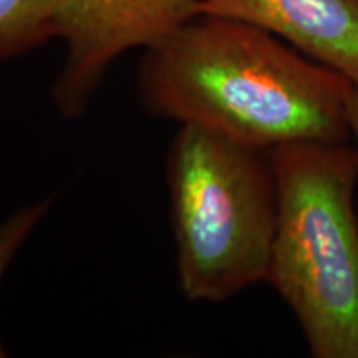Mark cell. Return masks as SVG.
<instances>
[{"instance_id": "obj_1", "label": "cell", "mask_w": 358, "mask_h": 358, "mask_svg": "<svg viewBox=\"0 0 358 358\" xmlns=\"http://www.w3.org/2000/svg\"><path fill=\"white\" fill-rule=\"evenodd\" d=\"M138 85L153 115L257 150L352 140L350 78L226 17L198 15L145 48Z\"/></svg>"}, {"instance_id": "obj_2", "label": "cell", "mask_w": 358, "mask_h": 358, "mask_svg": "<svg viewBox=\"0 0 358 358\" xmlns=\"http://www.w3.org/2000/svg\"><path fill=\"white\" fill-rule=\"evenodd\" d=\"M277 222L267 282L315 358H358V146L295 143L268 151Z\"/></svg>"}, {"instance_id": "obj_3", "label": "cell", "mask_w": 358, "mask_h": 358, "mask_svg": "<svg viewBox=\"0 0 358 358\" xmlns=\"http://www.w3.org/2000/svg\"><path fill=\"white\" fill-rule=\"evenodd\" d=\"M179 289L222 302L267 282L277 222L268 151L181 124L166 156Z\"/></svg>"}, {"instance_id": "obj_4", "label": "cell", "mask_w": 358, "mask_h": 358, "mask_svg": "<svg viewBox=\"0 0 358 358\" xmlns=\"http://www.w3.org/2000/svg\"><path fill=\"white\" fill-rule=\"evenodd\" d=\"M57 37L66 47L53 101L80 116L106 70L124 52L148 48L199 15L198 0H53Z\"/></svg>"}, {"instance_id": "obj_5", "label": "cell", "mask_w": 358, "mask_h": 358, "mask_svg": "<svg viewBox=\"0 0 358 358\" xmlns=\"http://www.w3.org/2000/svg\"><path fill=\"white\" fill-rule=\"evenodd\" d=\"M198 8L266 30L358 83V0H198Z\"/></svg>"}, {"instance_id": "obj_6", "label": "cell", "mask_w": 358, "mask_h": 358, "mask_svg": "<svg viewBox=\"0 0 358 358\" xmlns=\"http://www.w3.org/2000/svg\"><path fill=\"white\" fill-rule=\"evenodd\" d=\"M57 37L53 0H0V60Z\"/></svg>"}, {"instance_id": "obj_7", "label": "cell", "mask_w": 358, "mask_h": 358, "mask_svg": "<svg viewBox=\"0 0 358 358\" xmlns=\"http://www.w3.org/2000/svg\"><path fill=\"white\" fill-rule=\"evenodd\" d=\"M48 208H50V201L30 204L13 213L10 217L0 224V280L17 250L24 245L34 227L47 214ZM0 357H6V350L2 345H0Z\"/></svg>"}, {"instance_id": "obj_8", "label": "cell", "mask_w": 358, "mask_h": 358, "mask_svg": "<svg viewBox=\"0 0 358 358\" xmlns=\"http://www.w3.org/2000/svg\"><path fill=\"white\" fill-rule=\"evenodd\" d=\"M350 129L352 138L355 140V145L358 146V83H355V92H353L350 103Z\"/></svg>"}]
</instances>
